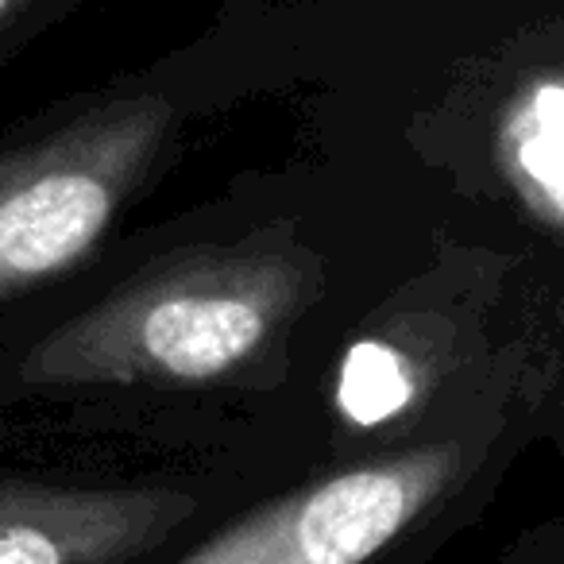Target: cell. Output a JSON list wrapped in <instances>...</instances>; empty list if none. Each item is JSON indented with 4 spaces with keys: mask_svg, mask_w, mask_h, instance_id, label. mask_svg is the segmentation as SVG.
Wrapping results in <instances>:
<instances>
[{
    "mask_svg": "<svg viewBox=\"0 0 564 564\" xmlns=\"http://www.w3.org/2000/svg\"><path fill=\"white\" fill-rule=\"evenodd\" d=\"M306 291V263L286 251L178 256L47 333L20 379L35 387L213 383L263 352Z\"/></svg>",
    "mask_w": 564,
    "mask_h": 564,
    "instance_id": "obj_1",
    "label": "cell"
},
{
    "mask_svg": "<svg viewBox=\"0 0 564 564\" xmlns=\"http://www.w3.org/2000/svg\"><path fill=\"white\" fill-rule=\"evenodd\" d=\"M159 94L97 105L0 159V302L58 279L97 248L171 132Z\"/></svg>",
    "mask_w": 564,
    "mask_h": 564,
    "instance_id": "obj_2",
    "label": "cell"
},
{
    "mask_svg": "<svg viewBox=\"0 0 564 564\" xmlns=\"http://www.w3.org/2000/svg\"><path fill=\"white\" fill-rule=\"evenodd\" d=\"M460 471V445H425L282 495L178 564H364Z\"/></svg>",
    "mask_w": 564,
    "mask_h": 564,
    "instance_id": "obj_3",
    "label": "cell"
},
{
    "mask_svg": "<svg viewBox=\"0 0 564 564\" xmlns=\"http://www.w3.org/2000/svg\"><path fill=\"white\" fill-rule=\"evenodd\" d=\"M189 514V495L159 487L0 484V564H120Z\"/></svg>",
    "mask_w": 564,
    "mask_h": 564,
    "instance_id": "obj_4",
    "label": "cell"
},
{
    "mask_svg": "<svg viewBox=\"0 0 564 564\" xmlns=\"http://www.w3.org/2000/svg\"><path fill=\"white\" fill-rule=\"evenodd\" d=\"M410 399V368L387 345H360L340 379V402L356 422H379Z\"/></svg>",
    "mask_w": 564,
    "mask_h": 564,
    "instance_id": "obj_5",
    "label": "cell"
},
{
    "mask_svg": "<svg viewBox=\"0 0 564 564\" xmlns=\"http://www.w3.org/2000/svg\"><path fill=\"white\" fill-rule=\"evenodd\" d=\"M545 97V140L522 148V163L538 186H553L549 194H564V94H541Z\"/></svg>",
    "mask_w": 564,
    "mask_h": 564,
    "instance_id": "obj_6",
    "label": "cell"
},
{
    "mask_svg": "<svg viewBox=\"0 0 564 564\" xmlns=\"http://www.w3.org/2000/svg\"><path fill=\"white\" fill-rule=\"evenodd\" d=\"M20 0H0V24H4V20H9V12L17 9Z\"/></svg>",
    "mask_w": 564,
    "mask_h": 564,
    "instance_id": "obj_7",
    "label": "cell"
}]
</instances>
